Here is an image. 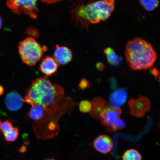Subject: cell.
Masks as SVG:
<instances>
[{
    "instance_id": "6da1fadb",
    "label": "cell",
    "mask_w": 160,
    "mask_h": 160,
    "mask_svg": "<svg viewBox=\"0 0 160 160\" xmlns=\"http://www.w3.org/2000/svg\"><path fill=\"white\" fill-rule=\"evenodd\" d=\"M115 7V0H92L86 4L80 1L74 3L70 13L76 23L87 29L91 24H97L108 19Z\"/></svg>"
},
{
    "instance_id": "7a4b0ae2",
    "label": "cell",
    "mask_w": 160,
    "mask_h": 160,
    "mask_svg": "<svg viewBox=\"0 0 160 160\" xmlns=\"http://www.w3.org/2000/svg\"><path fill=\"white\" fill-rule=\"evenodd\" d=\"M64 95L62 88L53 85L47 77L34 81L25 96L23 101L32 105H41L46 111L53 109Z\"/></svg>"
},
{
    "instance_id": "3957f363",
    "label": "cell",
    "mask_w": 160,
    "mask_h": 160,
    "mask_svg": "<svg viewBox=\"0 0 160 160\" xmlns=\"http://www.w3.org/2000/svg\"><path fill=\"white\" fill-rule=\"evenodd\" d=\"M126 61L135 71H145L151 68L158 59L153 46L145 40L136 38L128 42L125 50Z\"/></svg>"
},
{
    "instance_id": "277c9868",
    "label": "cell",
    "mask_w": 160,
    "mask_h": 160,
    "mask_svg": "<svg viewBox=\"0 0 160 160\" xmlns=\"http://www.w3.org/2000/svg\"><path fill=\"white\" fill-rule=\"evenodd\" d=\"M18 48L22 61L29 66H34L47 50L46 46H42L34 38L30 37L20 42Z\"/></svg>"
},
{
    "instance_id": "5b68a950",
    "label": "cell",
    "mask_w": 160,
    "mask_h": 160,
    "mask_svg": "<svg viewBox=\"0 0 160 160\" xmlns=\"http://www.w3.org/2000/svg\"><path fill=\"white\" fill-rule=\"evenodd\" d=\"M122 113L120 108L108 106L102 114L101 123L106 127L108 131L116 132L125 127V123L120 118Z\"/></svg>"
},
{
    "instance_id": "8992f818",
    "label": "cell",
    "mask_w": 160,
    "mask_h": 160,
    "mask_svg": "<svg viewBox=\"0 0 160 160\" xmlns=\"http://www.w3.org/2000/svg\"><path fill=\"white\" fill-rule=\"evenodd\" d=\"M38 0H7L6 4L13 13L18 15L24 14L33 19L37 18L39 9Z\"/></svg>"
},
{
    "instance_id": "52a82bcc",
    "label": "cell",
    "mask_w": 160,
    "mask_h": 160,
    "mask_svg": "<svg viewBox=\"0 0 160 160\" xmlns=\"http://www.w3.org/2000/svg\"><path fill=\"white\" fill-rule=\"evenodd\" d=\"M130 112L133 117L142 118L151 108L150 100L145 96H140L137 99L131 98L128 101Z\"/></svg>"
},
{
    "instance_id": "ba28073f",
    "label": "cell",
    "mask_w": 160,
    "mask_h": 160,
    "mask_svg": "<svg viewBox=\"0 0 160 160\" xmlns=\"http://www.w3.org/2000/svg\"><path fill=\"white\" fill-rule=\"evenodd\" d=\"M93 146L97 151L104 154L111 151L113 147L112 141L111 138L106 135H101L95 139Z\"/></svg>"
},
{
    "instance_id": "9c48e42d",
    "label": "cell",
    "mask_w": 160,
    "mask_h": 160,
    "mask_svg": "<svg viewBox=\"0 0 160 160\" xmlns=\"http://www.w3.org/2000/svg\"><path fill=\"white\" fill-rule=\"evenodd\" d=\"M5 102L6 107L10 111H16L21 109L22 107L23 99L19 94L13 91L8 94Z\"/></svg>"
},
{
    "instance_id": "30bf717a",
    "label": "cell",
    "mask_w": 160,
    "mask_h": 160,
    "mask_svg": "<svg viewBox=\"0 0 160 160\" xmlns=\"http://www.w3.org/2000/svg\"><path fill=\"white\" fill-rule=\"evenodd\" d=\"M91 103L92 109L90 115L95 119H101L102 114L109 106L108 104L105 99L99 97L93 99Z\"/></svg>"
},
{
    "instance_id": "8fae6325",
    "label": "cell",
    "mask_w": 160,
    "mask_h": 160,
    "mask_svg": "<svg viewBox=\"0 0 160 160\" xmlns=\"http://www.w3.org/2000/svg\"><path fill=\"white\" fill-rule=\"evenodd\" d=\"M54 58L58 63L61 65H65L71 61L72 53L69 48L56 45L54 53Z\"/></svg>"
},
{
    "instance_id": "7c38bea8",
    "label": "cell",
    "mask_w": 160,
    "mask_h": 160,
    "mask_svg": "<svg viewBox=\"0 0 160 160\" xmlns=\"http://www.w3.org/2000/svg\"><path fill=\"white\" fill-rule=\"evenodd\" d=\"M59 66L54 58L46 56L40 65L39 69L45 75L51 76L57 72Z\"/></svg>"
},
{
    "instance_id": "4fadbf2b",
    "label": "cell",
    "mask_w": 160,
    "mask_h": 160,
    "mask_svg": "<svg viewBox=\"0 0 160 160\" xmlns=\"http://www.w3.org/2000/svg\"><path fill=\"white\" fill-rule=\"evenodd\" d=\"M128 93L125 89L120 88L110 96V103L112 107L119 108L125 103L127 101Z\"/></svg>"
},
{
    "instance_id": "5bb4252c",
    "label": "cell",
    "mask_w": 160,
    "mask_h": 160,
    "mask_svg": "<svg viewBox=\"0 0 160 160\" xmlns=\"http://www.w3.org/2000/svg\"><path fill=\"white\" fill-rule=\"evenodd\" d=\"M29 112L30 118L35 121L42 119L45 115V110L41 105L35 104L32 105Z\"/></svg>"
},
{
    "instance_id": "9a60e30c",
    "label": "cell",
    "mask_w": 160,
    "mask_h": 160,
    "mask_svg": "<svg viewBox=\"0 0 160 160\" xmlns=\"http://www.w3.org/2000/svg\"><path fill=\"white\" fill-rule=\"evenodd\" d=\"M103 52L107 56V61L110 64L117 66L121 63L122 61L121 57L115 52L112 48H106L104 50Z\"/></svg>"
},
{
    "instance_id": "2e32d148",
    "label": "cell",
    "mask_w": 160,
    "mask_h": 160,
    "mask_svg": "<svg viewBox=\"0 0 160 160\" xmlns=\"http://www.w3.org/2000/svg\"><path fill=\"white\" fill-rule=\"evenodd\" d=\"M123 160H142V157L139 152L135 149L126 151L122 156Z\"/></svg>"
},
{
    "instance_id": "e0dca14e",
    "label": "cell",
    "mask_w": 160,
    "mask_h": 160,
    "mask_svg": "<svg viewBox=\"0 0 160 160\" xmlns=\"http://www.w3.org/2000/svg\"><path fill=\"white\" fill-rule=\"evenodd\" d=\"M140 3L146 11H152L158 7L159 0H139Z\"/></svg>"
},
{
    "instance_id": "ac0fdd59",
    "label": "cell",
    "mask_w": 160,
    "mask_h": 160,
    "mask_svg": "<svg viewBox=\"0 0 160 160\" xmlns=\"http://www.w3.org/2000/svg\"><path fill=\"white\" fill-rule=\"evenodd\" d=\"M19 129L17 128H13L10 131L3 134L6 141L8 142L15 141L19 135Z\"/></svg>"
},
{
    "instance_id": "d6986e66",
    "label": "cell",
    "mask_w": 160,
    "mask_h": 160,
    "mask_svg": "<svg viewBox=\"0 0 160 160\" xmlns=\"http://www.w3.org/2000/svg\"><path fill=\"white\" fill-rule=\"evenodd\" d=\"M92 109L91 102L84 100L80 102L79 104V109L82 113L90 112Z\"/></svg>"
},
{
    "instance_id": "ffe728a7",
    "label": "cell",
    "mask_w": 160,
    "mask_h": 160,
    "mask_svg": "<svg viewBox=\"0 0 160 160\" xmlns=\"http://www.w3.org/2000/svg\"><path fill=\"white\" fill-rule=\"evenodd\" d=\"M13 128L12 124L8 120L1 122L0 125V129L3 134L10 131Z\"/></svg>"
},
{
    "instance_id": "44dd1931",
    "label": "cell",
    "mask_w": 160,
    "mask_h": 160,
    "mask_svg": "<svg viewBox=\"0 0 160 160\" xmlns=\"http://www.w3.org/2000/svg\"><path fill=\"white\" fill-rule=\"evenodd\" d=\"M89 87L90 83L88 80L83 78L80 81L79 84V88L80 89L84 91L87 88H89Z\"/></svg>"
},
{
    "instance_id": "7402d4cb",
    "label": "cell",
    "mask_w": 160,
    "mask_h": 160,
    "mask_svg": "<svg viewBox=\"0 0 160 160\" xmlns=\"http://www.w3.org/2000/svg\"><path fill=\"white\" fill-rule=\"evenodd\" d=\"M150 72H151V74L155 77L156 79L159 81V72L156 68H154L153 69H151L150 71Z\"/></svg>"
},
{
    "instance_id": "603a6c76",
    "label": "cell",
    "mask_w": 160,
    "mask_h": 160,
    "mask_svg": "<svg viewBox=\"0 0 160 160\" xmlns=\"http://www.w3.org/2000/svg\"><path fill=\"white\" fill-rule=\"evenodd\" d=\"M111 88L112 89H115L117 87V83L114 78H112L110 80Z\"/></svg>"
},
{
    "instance_id": "cb8c5ba5",
    "label": "cell",
    "mask_w": 160,
    "mask_h": 160,
    "mask_svg": "<svg viewBox=\"0 0 160 160\" xmlns=\"http://www.w3.org/2000/svg\"><path fill=\"white\" fill-rule=\"evenodd\" d=\"M96 67L97 69L100 71H103L105 68L104 64L102 62H98Z\"/></svg>"
},
{
    "instance_id": "d4e9b609",
    "label": "cell",
    "mask_w": 160,
    "mask_h": 160,
    "mask_svg": "<svg viewBox=\"0 0 160 160\" xmlns=\"http://www.w3.org/2000/svg\"><path fill=\"white\" fill-rule=\"evenodd\" d=\"M43 2L48 4H53L61 1L62 0H41Z\"/></svg>"
},
{
    "instance_id": "484cf974",
    "label": "cell",
    "mask_w": 160,
    "mask_h": 160,
    "mask_svg": "<svg viewBox=\"0 0 160 160\" xmlns=\"http://www.w3.org/2000/svg\"><path fill=\"white\" fill-rule=\"evenodd\" d=\"M26 150H27L26 147L25 146H22L19 150V151L21 152H24L26 151Z\"/></svg>"
},
{
    "instance_id": "4316f807",
    "label": "cell",
    "mask_w": 160,
    "mask_h": 160,
    "mask_svg": "<svg viewBox=\"0 0 160 160\" xmlns=\"http://www.w3.org/2000/svg\"><path fill=\"white\" fill-rule=\"evenodd\" d=\"M3 93V89L2 86L0 85V96Z\"/></svg>"
},
{
    "instance_id": "83f0119b",
    "label": "cell",
    "mask_w": 160,
    "mask_h": 160,
    "mask_svg": "<svg viewBox=\"0 0 160 160\" xmlns=\"http://www.w3.org/2000/svg\"><path fill=\"white\" fill-rule=\"evenodd\" d=\"M2 25V19L1 17H0V29H1Z\"/></svg>"
},
{
    "instance_id": "f1b7e54d",
    "label": "cell",
    "mask_w": 160,
    "mask_h": 160,
    "mask_svg": "<svg viewBox=\"0 0 160 160\" xmlns=\"http://www.w3.org/2000/svg\"><path fill=\"white\" fill-rule=\"evenodd\" d=\"M46 160H55L54 159H48Z\"/></svg>"
},
{
    "instance_id": "f546056e",
    "label": "cell",
    "mask_w": 160,
    "mask_h": 160,
    "mask_svg": "<svg viewBox=\"0 0 160 160\" xmlns=\"http://www.w3.org/2000/svg\"><path fill=\"white\" fill-rule=\"evenodd\" d=\"M1 120H0V125H1Z\"/></svg>"
}]
</instances>
